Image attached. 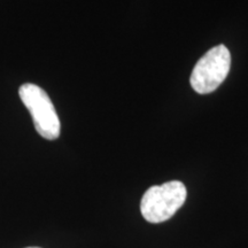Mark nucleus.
Returning a JSON list of instances; mask_svg holds the SVG:
<instances>
[{
  "mask_svg": "<svg viewBox=\"0 0 248 248\" xmlns=\"http://www.w3.org/2000/svg\"><path fill=\"white\" fill-rule=\"evenodd\" d=\"M187 191L179 181L167 182L148 188L140 202L141 215L150 223L168 221L184 204Z\"/></svg>",
  "mask_w": 248,
  "mask_h": 248,
  "instance_id": "f257e3e1",
  "label": "nucleus"
},
{
  "mask_svg": "<svg viewBox=\"0 0 248 248\" xmlns=\"http://www.w3.org/2000/svg\"><path fill=\"white\" fill-rule=\"evenodd\" d=\"M18 94L32 116L36 131L47 140L58 139L60 136V120L47 93L39 86L27 83L18 89Z\"/></svg>",
  "mask_w": 248,
  "mask_h": 248,
  "instance_id": "f03ea898",
  "label": "nucleus"
},
{
  "mask_svg": "<svg viewBox=\"0 0 248 248\" xmlns=\"http://www.w3.org/2000/svg\"><path fill=\"white\" fill-rule=\"evenodd\" d=\"M27 248H40V247H27Z\"/></svg>",
  "mask_w": 248,
  "mask_h": 248,
  "instance_id": "20e7f679",
  "label": "nucleus"
},
{
  "mask_svg": "<svg viewBox=\"0 0 248 248\" xmlns=\"http://www.w3.org/2000/svg\"><path fill=\"white\" fill-rule=\"evenodd\" d=\"M231 67V55L225 45L210 48L192 71L190 83L192 89L200 94H207L224 82Z\"/></svg>",
  "mask_w": 248,
  "mask_h": 248,
  "instance_id": "7ed1b4c3",
  "label": "nucleus"
}]
</instances>
